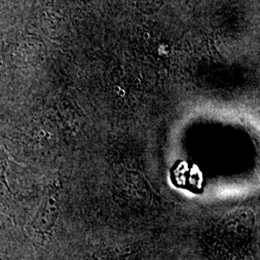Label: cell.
Wrapping results in <instances>:
<instances>
[{"mask_svg": "<svg viewBox=\"0 0 260 260\" xmlns=\"http://www.w3.org/2000/svg\"><path fill=\"white\" fill-rule=\"evenodd\" d=\"M0 260H6L4 258V256L2 254H0Z\"/></svg>", "mask_w": 260, "mask_h": 260, "instance_id": "3", "label": "cell"}, {"mask_svg": "<svg viewBox=\"0 0 260 260\" xmlns=\"http://www.w3.org/2000/svg\"><path fill=\"white\" fill-rule=\"evenodd\" d=\"M11 198V191L6 178V163L0 161V205H4Z\"/></svg>", "mask_w": 260, "mask_h": 260, "instance_id": "2", "label": "cell"}, {"mask_svg": "<svg viewBox=\"0 0 260 260\" xmlns=\"http://www.w3.org/2000/svg\"><path fill=\"white\" fill-rule=\"evenodd\" d=\"M56 193L52 192L47 196L40 210L38 211L37 215L33 221V228L39 234H47L52 228L56 218Z\"/></svg>", "mask_w": 260, "mask_h": 260, "instance_id": "1", "label": "cell"}]
</instances>
